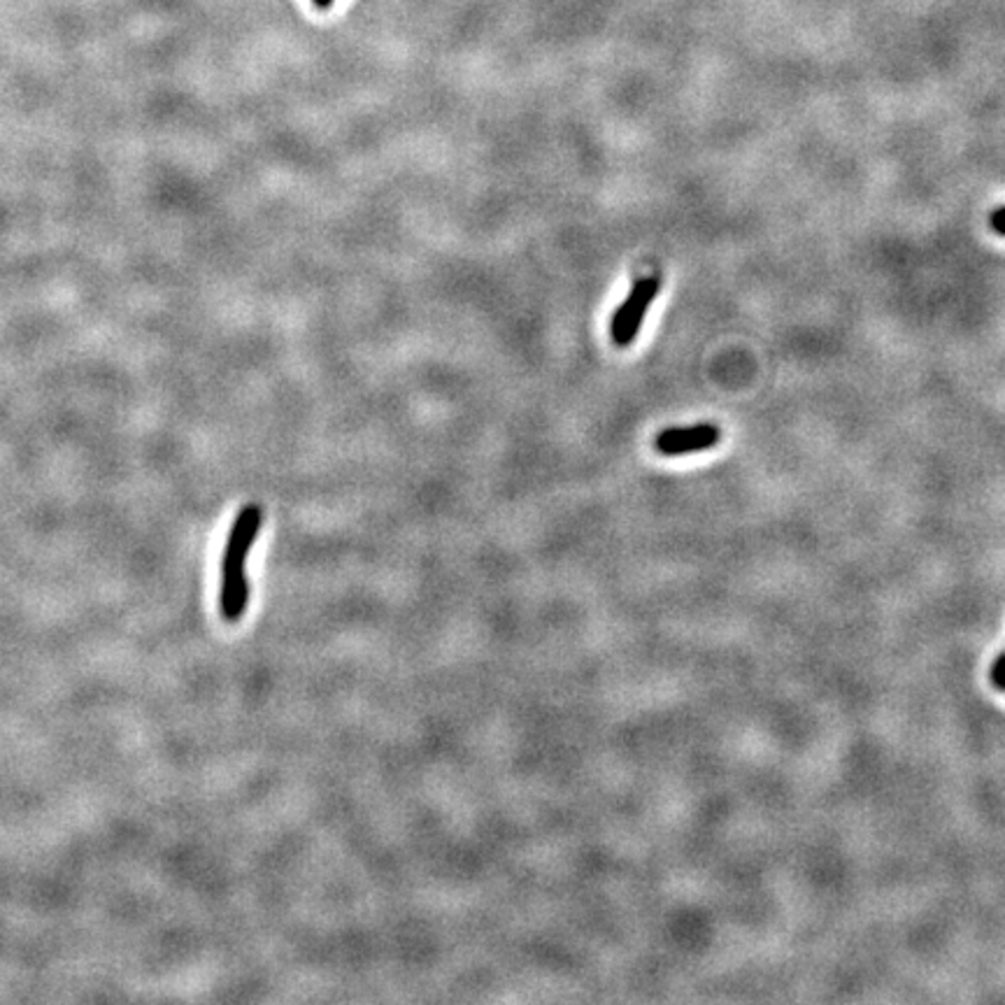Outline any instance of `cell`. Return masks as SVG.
I'll return each instance as SVG.
<instances>
[{"label": "cell", "mask_w": 1005, "mask_h": 1005, "mask_svg": "<svg viewBox=\"0 0 1005 1005\" xmlns=\"http://www.w3.org/2000/svg\"><path fill=\"white\" fill-rule=\"evenodd\" d=\"M264 526V508L250 502L242 508L231 526L227 549L221 557V589H219V613L235 623L247 613L250 605V578L247 559L256 543V535Z\"/></svg>", "instance_id": "6da1fadb"}, {"label": "cell", "mask_w": 1005, "mask_h": 1005, "mask_svg": "<svg viewBox=\"0 0 1005 1005\" xmlns=\"http://www.w3.org/2000/svg\"><path fill=\"white\" fill-rule=\"evenodd\" d=\"M658 291H662V275L652 273L640 277L629 291V296L615 310L610 322V338L617 348H631L635 342L640 328H643L647 310L656 301Z\"/></svg>", "instance_id": "7a4b0ae2"}, {"label": "cell", "mask_w": 1005, "mask_h": 1005, "mask_svg": "<svg viewBox=\"0 0 1005 1005\" xmlns=\"http://www.w3.org/2000/svg\"><path fill=\"white\" fill-rule=\"evenodd\" d=\"M315 5L322 8V10H326V8H331V5H334V0H315Z\"/></svg>", "instance_id": "5b68a950"}, {"label": "cell", "mask_w": 1005, "mask_h": 1005, "mask_svg": "<svg viewBox=\"0 0 1005 1005\" xmlns=\"http://www.w3.org/2000/svg\"><path fill=\"white\" fill-rule=\"evenodd\" d=\"M992 229L998 235H1005V207H998V210L992 215Z\"/></svg>", "instance_id": "277c9868"}, {"label": "cell", "mask_w": 1005, "mask_h": 1005, "mask_svg": "<svg viewBox=\"0 0 1005 1005\" xmlns=\"http://www.w3.org/2000/svg\"><path fill=\"white\" fill-rule=\"evenodd\" d=\"M1001 656H1003V658H1005V652H1003V654H1001Z\"/></svg>", "instance_id": "8992f818"}, {"label": "cell", "mask_w": 1005, "mask_h": 1005, "mask_svg": "<svg viewBox=\"0 0 1005 1005\" xmlns=\"http://www.w3.org/2000/svg\"><path fill=\"white\" fill-rule=\"evenodd\" d=\"M722 440V428L717 424H694V426H678L666 428L656 436L654 447L658 455L664 457H685L697 455L713 449Z\"/></svg>", "instance_id": "3957f363"}]
</instances>
